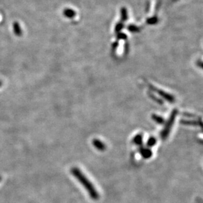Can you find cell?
<instances>
[{"mask_svg":"<svg viewBox=\"0 0 203 203\" xmlns=\"http://www.w3.org/2000/svg\"><path fill=\"white\" fill-rule=\"evenodd\" d=\"M71 173L73 176L79 181L80 183L84 187L86 190L88 192L90 197L93 200H98L99 198V195L95 190V187L78 168H73L71 169Z\"/></svg>","mask_w":203,"mask_h":203,"instance_id":"obj_1","label":"cell"},{"mask_svg":"<svg viewBox=\"0 0 203 203\" xmlns=\"http://www.w3.org/2000/svg\"><path fill=\"white\" fill-rule=\"evenodd\" d=\"M175 116H176V113H173L170 117V118L169 119V120L168 121L165 128H164L162 134H161V138L163 139H166L168 136L170 132V130L172 127V125L174 124V119H175Z\"/></svg>","mask_w":203,"mask_h":203,"instance_id":"obj_2","label":"cell"},{"mask_svg":"<svg viewBox=\"0 0 203 203\" xmlns=\"http://www.w3.org/2000/svg\"><path fill=\"white\" fill-rule=\"evenodd\" d=\"M93 145H94L95 147L99 151H103L106 149V145L104 144L103 142H102L101 140L95 139L93 140Z\"/></svg>","mask_w":203,"mask_h":203,"instance_id":"obj_3","label":"cell"},{"mask_svg":"<svg viewBox=\"0 0 203 203\" xmlns=\"http://www.w3.org/2000/svg\"><path fill=\"white\" fill-rule=\"evenodd\" d=\"M13 32L15 33V34L17 36H20L23 34V31L21 29V27H20V25L19 23L15 22L13 24Z\"/></svg>","mask_w":203,"mask_h":203,"instance_id":"obj_4","label":"cell"},{"mask_svg":"<svg viewBox=\"0 0 203 203\" xmlns=\"http://www.w3.org/2000/svg\"><path fill=\"white\" fill-rule=\"evenodd\" d=\"M141 154L144 158H149L152 156V151L149 149H141Z\"/></svg>","mask_w":203,"mask_h":203,"instance_id":"obj_5","label":"cell"},{"mask_svg":"<svg viewBox=\"0 0 203 203\" xmlns=\"http://www.w3.org/2000/svg\"><path fill=\"white\" fill-rule=\"evenodd\" d=\"M133 142L137 145H141L143 143V136L141 134H138L136 136L134 139H133Z\"/></svg>","mask_w":203,"mask_h":203,"instance_id":"obj_6","label":"cell"},{"mask_svg":"<svg viewBox=\"0 0 203 203\" xmlns=\"http://www.w3.org/2000/svg\"><path fill=\"white\" fill-rule=\"evenodd\" d=\"M157 143V139L155 137H151L147 141V145L149 147H153L155 144Z\"/></svg>","mask_w":203,"mask_h":203,"instance_id":"obj_7","label":"cell"},{"mask_svg":"<svg viewBox=\"0 0 203 203\" xmlns=\"http://www.w3.org/2000/svg\"><path fill=\"white\" fill-rule=\"evenodd\" d=\"M65 15L68 17H71L73 15V12L71 9H66L64 12Z\"/></svg>","mask_w":203,"mask_h":203,"instance_id":"obj_8","label":"cell"},{"mask_svg":"<svg viewBox=\"0 0 203 203\" xmlns=\"http://www.w3.org/2000/svg\"><path fill=\"white\" fill-rule=\"evenodd\" d=\"M154 120H155L156 122H157L159 124H163V119L161 118V117H158L157 116H153Z\"/></svg>","mask_w":203,"mask_h":203,"instance_id":"obj_9","label":"cell"},{"mask_svg":"<svg viewBox=\"0 0 203 203\" xmlns=\"http://www.w3.org/2000/svg\"><path fill=\"white\" fill-rule=\"evenodd\" d=\"M2 86V82L0 80V87H1Z\"/></svg>","mask_w":203,"mask_h":203,"instance_id":"obj_10","label":"cell"},{"mask_svg":"<svg viewBox=\"0 0 203 203\" xmlns=\"http://www.w3.org/2000/svg\"><path fill=\"white\" fill-rule=\"evenodd\" d=\"M0 181H1V177H0Z\"/></svg>","mask_w":203,"mask_h":203,"instance_id":"obj_11","label":"cell"}]
</instances>
